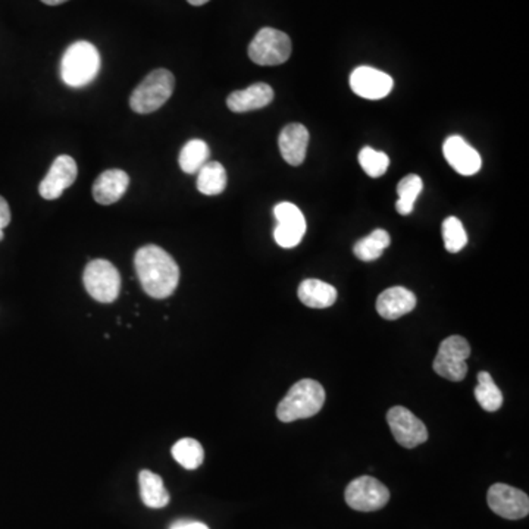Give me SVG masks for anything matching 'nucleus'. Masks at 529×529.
<instances>
[{"label":"nucleus","instance_id":"1","mask_svg":"<svg viewBox=\"0 0 529 529\" xmlns=\"http://www.w3.org/2000/svg\"><path fill=\"white\" fill-rule=\"evenodd\" d=\"M134 264L141 287L153 299H167L177 290L180 268L162 247L149 244L137 250Z\"/></svg>","mask_w":529,"mask_h":529},{"label":"nucleus","instance_id":"2","mask_svg":"<svg viewBox=\"0 0 529 529\" xmlns=\"http://www.w3.org/2000/svg\"><path fill=\"white\" fill-rule=\"evenodd\" d=\"M326 389L315 379H300L291 387L287 396L276 408V416L281 422H295L307 420L321 412L326 405Z\"/></svg>","mask_w":529,"mask_h":529},{"label":"nucleus","instance_id":"3","mask_svg":"<svg viewBox=\"0 0 529 529\" xmlns=\"http://www.w3.org/2000/svg\"><path fill=\"white\" fill-rule=\"evenodd\" d=\"M100 71V53L88 42L72 43L61 61V78L69 88H84Z\"/></svg>","mask_w":529,"mask_h":529},{"label":"nucleus","instance_id":"4","mask_svg":"<svg viewBox=\"0 0 529 529\" xmlns=\"http://www.w3.org/2000/svg\"><path fill=\"white\" fill-rule=\"evenodd\" d=\"M175 77L168 69L151 71L137 86L130 98V106L137 114L149 115L161 109L174 93Z\"/></svg>","mask_w":529,"mask_h":529},{"label":"nucleus","instance_id":"5","mask_svg":"<svg viewBox=\"0 0 529 529\" xmlns=\"http://www.w3.org/2000/svg\"><path fill=\"white\" fill-rule=\"evenodd\" d=\"M84 287L93 299L100 303H112L121 291V275L109 261L96 259L84 269Z\"/></svg>","mask_w":529,"mask_h":529},{"label":"nucleus","instance_id":"6","mask_svg":"<svg viewBox=\"0 0 529 529\" xmlns=\"http://www.w3.org/2000/svg\"><path fill=\"white\" fill-rule=\"evenodd\" d=\"M291 40L283 31L262 28L249 46V57L261 67H275L288 61Z\"/></svg>","mask_w":529,"mask_h":529},{"label":"nucleus","instance_id":"7","mask_svg":"<svg viewBox=\"0 0 529 529\" xmlns=\"http://www.w3.org/2000/svg\"><path fill=\"white\" fill-rule=\"evenodd\" d=\"M471 356V346L461 336H451L440 344L439 353L435 356L434 370L442 379L459 382L468 374L466 359Z\"/></svg>","mask_w":529,"mask_h":529},{"label":"nucleus","instance_id":"8","mask_svg":"<svg viewBox=\"0 0 529 529\" xmlns=\"http://www.w3.org/2000/svg\"><path fill=\"white\" fill-rule=\"evenodd\" d=\"M344 499L353 511L375 512L389 503V492L386 485L372 476H360L347 485Z\"/></svg>","mask_w":529,"mask_h":529},{"label":"nucleus","instance_id":"9","mask_svg":"<svg viewBox=\"0 0 529 529\" xmlns=\"http://www.w3.org/2000/svg\"><path fill=\"white\" fill-rule=\"evenodd\" d=\"M276 225L274 230V240L283 249H293L302 243L306 233V220L295 203L281 202L274 208Z\"/></svg>","mask_w":529,"mask_h":529},{"label":"nucleus","instance_id":"10","mask_svg":"<svg viewBox=\"0 0 529 529\" xmlns=\"http://www.w3.org/2000/svg\"><path fill=\"white\" fill-rule=\"evenodd\" d=\"M387 422H389L391 434L401 447L415 449L428 440L425 423L403 406L389 409L387 413Z\"/></svg>","mask_w":529,"mask_h":529},{"label":"nucleus","instance_id":"11","mask_svg":"<svg viewBox=\"0 0 529 529\" xmlns=\"http://www.w3.org/2000/svg\"><path fill=\"white\" fill-rule=\"evenodd\" d=\"M487 503L495 514L509 521H518L529 513L528 494L502 482L492 485L488 490Z\"/></svg>","mask_w":529,"mask_h":529},{"label":"nucleus","instance_id":"12","mask_svg":"<svg viewBox=\"0 0 529 529\" xmlns=\"http://www.w3.org/2000/svg\"><path fill=\"white\" fill-rule=\"evenodd\" d=\"M77 174H78V168L71 156H57L45 180L38 185L40 196L46 201H57L65 190L74 184Z\"/></svg>","mask_w":529,"mask_h":529},{"label":"nucleus","instance_id":"13","mask_svg":"<svg viewBox=\"0 0 529 529\" xmlns=\"http://www.w3.org/2000/svg\"><path fill=\"white\" fill-rule=\"evenodd\" d=\"M394 81L389 74L370 67H359L350 76L353 93L368 100L387 98L393 90Z\"/></svg>","mask_w":529,"mask_h":529},{"label":"nucleus","instance_id":"14","mask_svg":"<svg viewBox=\"0 0 529 529\" xmlns=\"http://www.w3.org/2000/svg\"><path fill=\"white\" fill-rule=\"evenodd\" d=\"M442 153L450 167L465 177L475 175L482 167L480 153L463 137L450 136L442 144Z\"/></svg>","mask_w":529,"mask_h":529},{"label":"nucleus","instance_id":"15","mask_svg":"<svg viewBox=\"0 0 529 529\" xmlns=\"http://www.w3.org/2000/svg\"><path fill=\"white\" fill-rule=\"evenodd\" d=\"M309 131L302 124H288L278 139L281 156L291 167H299L305 162L309 146Z\"/></svg>","mask_w":529,"mask_h":529},{"label":"nucleus","instance_id":"16","mask_svg":"<svg viewBox=\"0 0 529 529\" xmlns=\"http://www.w3.org/2000/svg\"><path fill=\"white\" fill-rule=\"evenodd\" d=\"M416 307V296L405 287H391L382 291L377 300V312L389 321L410 314Z\"/></svg>","mask_w":529,"mask_h":529},{"label":"nucleus","instance_id":"17","mask_svg":"<svg viewBox=\"0 0 529 529\" xmlns=\"http://www.w3.org/2000/svg\"><path fill=\"white\" fill-rule=\"evenodd\" d=\"M274 100V90L269 84H252L246 90L231 93L227 99L228 109L235 114H244L250 110L262 109Z\"/></svg>","mask_w":529,"mask_h":529},{"label":"nucleus","instance_id":"18","mask_svg":"<svg viewBox=\"0 0 529 529\" xmlns=\"http://www.w3.org/2000/svg\"><path fill=\"white\" fill-rule=\"evenodd\" d=\"M130 177L125 171L108 170L93 184V197L100 204L117 203L129 189Z\"/></svg>","mask_w":529,"mask_h":529},{"label":"nucleus","instance_id":"19","mask_svg":"<svg viewBox=\"0 0 529 529\" xmlns=\"http://www.w3.org/2000/svg\"><path fill=\"white\" fill-rule=\"evenodd\" d=\"M300 302L312 309H327L337 300V290L331 284L321 280H305L297 290Z\"/></svg>","mask_w":529,"mask_h":529},{"label":"nucleus","instance_id":"20","mask_svg":"<svg viewBox=\"0 0 529 529\" xmlns=\"http://www.w3.org/2000/svg\"><path fill=\"white\" fill-rule=\"evenodd\" d=\"M139 484H140L141 502L146 506L150 509H162L170 504V493L158 473L144 469L139 476Z\"/></svg>","mask_w":529,"mask_h":529},{"label":"nucleus","instance_id":"21","mask_svg":"<svg viewBox=\"0 0 529 529\" xmlns=\"http://www.w3.org/2000/svg\"><path fill=\"white\" fill-rule=\"evenodd\" d=\"M227 171L220 162L204 163L197 172V190L204 196H218L227 187Z\"/></svg>","mask_w":529,"mask_h":529},{"label":"nucleus","instance_id":"22","mask_svg":"<svg viewBox=\"0 0 529 529\" xmlns=\"http://www.w3.org/2000/svg\"><path fill=\"white\" fill-rule=\"evenodd\" d=\"M391 238L386 230H375L367 237L362 238L356 243L355 252L356 257L363 262L377 261L384 254V250L389 246Z\"/></svg>","mask_w":529,"mask_h":529},{"label":"nucleus","instance_id":"23","mask_svg":"<svg viewBox=\"0 0 529 529\" xmlns=\"http://www.w3.org/2000/svg\"><path fill=\"white\" fill-rule=\"evenodd\" d=\"M209 156H211V150H209L208 144L204 143L203 140L194 139V140H190L189 143L185 144L182 150L180 151L178 162H180V167L185 174H197L204 163L209 162Z\"/></svg>","mask_w":529,"mask_h":529},{"label":"nucleus","instance_id":"24","mask_svg":"<svg viewBox=\"0 0 529 529\" xmlns=\"http://www.w3.org/2000/svg\"><path fill=\"white\" fill-rule=\"evenodd\" d=\"M475 399L481 408L487 412H497L503 406V394L488 372L478 374V386L475 387Z\"/></svg>","mask_w":529,"mask_h":529},{"label":"nucleus","instance_id":"25","mask_svg":"<svg viewBox=\"0 0 529 529\" xmlns=\"http://www.w3.org/2000/svg\"><path fill=\"white\" fill-rule=\"evenodd\" d=\"M423 182L420 175L410 174L406 175L399 185H397V194H399V201H397V212L400 215H410L415 206L416 199L422 192Z\"/></svg>","mask_w":529,"mask_h":529},{"label":"nucleus","instance_id":"26","mask_svg":"<svg viewBox=\"0 0 529 529\" xmlns=\"http://www.w3.org/2000/svg\"><path fill=\"white\" fill-rule=\"evenodd\" d=\"M172 456L182 468L193 471L203 463L204 450L197 440L182 439L172 447Z\"/></svg>","mask_w":529,"mask_h":529},{"label":"nucleus","instance_id":"27","mask_svg":"<svg viewBox=\"0 0 529 529\" xmlns=\"http://www.w3.org/2000/svg\"><path fill=\"white\" fill-rule=\"evenodd\" d=\"M442 240L450 254H459L466 246L468 234L463 228V223L456 216H449L442 223Z\"/></svg>","mask_w":529,"mask_h":529},{"label":"nucleus","instance_id":"28","mask_svg":"<svg viewBox=\"0 0 529 529\" xmlns=\"http://www.w3.org/2000/svg\"><path fill=\"white\" fill-rule=\"evenodd\" d=\"M359 163L369 177L379 178L386 174L389 170V158L384 151L375 150L367 146L359 151Z\"/></svg>","mask_w":529,"mask_h":529},{"label":"nucleus","instance_id":"29","mask_svg":"<svg viewBox=\"0 0 529 529\" xmlns=\"http://www.w3.org/2000/svg\"><path fill=\"white\" fill-rule=\"evenodd\" d=\"M9 223H11V209L8 202L0 196V242L4 240V230L8 227Z\"/></svg>","mask_w":529,"mask_h":529},{"label":"nucleus","instance_id":"30","mask_svg":"<svg viewBox=\"0 0 529 529\" xmlns=\"http://www.w3.org/2000/svg\"><path fill=\"white\" fill-rule=\"evenodd\" d=\"M171 529H209L202 522L197 521H177L171 525Z\"/></svg>","mask_w":529,"mask_h":529},{"label":"nucleus","instance_id":"31","mask_svg":"<svg viewBox=\"0 0 529 529\" xmlns=\"http://www.w3.org/2000/svg\"><path fill=\"white\" fill-rule=\"evenodd\" d=\"M43 4L49 5V6H57V5L65 4L68 0H42Z\"/></svg>","mask_w":529,"mask_h":529},{"label":"nucleus","instance_id":"32","mask_svg":"<svg viewBox=\"0 0 529 529\" xmlns=\"http://www.w3.org/2000/svg\"><path fill=\"white\" fill-rule=\"evenodd\" d=\"M187 2L193 6H202V5L208 4L209 0H187Z\"/></svg>","mask_w":529,"mask_h":529}]
</instances>
